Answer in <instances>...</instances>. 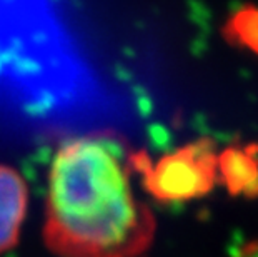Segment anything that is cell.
<instances>
[{"instance_id":"7","label":"cell","mask_w":258,"mask_h":257,"mask_svg":"<svg viewBox=\"0 0 258 257\" xmlns=\"http://www.w3.org/2000/svg\"><path fill=\"white\" fill-rule=\"evenodd\" d=\"M233 257H258V240H251V242L245 244Z\"/></svg>"},{"instance_id":"5","label":"cell","mask_w":258,"mask_h":257,"mask_svg":"<svg viewBox=\"0 0 258 257\" xmlns=\"http://www.w3.org/2000/svg\"><path fill=\"white\" fill-rule=\"evenodd\" d=\"M218 182L233 197L258 199V144H233L218 152Z\"/></svg>"},{"instance_id":"2","label":"cell","mask_w":258,"mask_h":257,"mask_svg":"<svg viewBox=\"0 0 258 257\" xmlns=\"http://www.w3.org/2000/svg\"><path fill=\"white\" fill-rule=\"evenodd\" d=\"M0 109L50 124L105 109V92L60 0H0Z\"/></svg>"},{"instance_id":"6","label":"cell","mask_w":258,"mask_h":257,"mask_svg":"<svg viewBox=\"0 0 258 257\" xmlns=\"http://www.w3.org/2000/svg\"><path fill=\"white\" fill-rule=\"evenodd\" d=\"M223 37L232 45L258 56V5H241L223 24Z\"/></svg>"},{"instance_id":"4","label":"cell","mask_w":258,"mask_h":257,"mask_svg":"<svg viewBox=\"0 0 258 257\" xmlns=\"http://www.w3.org/2000/svg\"><path fill=\"white\" fill-rule=\"evenodd\" d=\"M29 189L14 167L0 164V255L19 244L24 226Z\"/></svg>"},{"instance_id":"3","label":"cell","mask_w":258,"mask_h":257,"mask_svg":"<svg viewBox=\"0 0 258 257\" xmlns=\"http://www.w3.org/2000/svg\"><path fill=\"white\" fill-rule=\"evenodd\" d=\"M215 142L203 137L188 142L155 161L147 150L130 152L132 172L157 202L178 204L205 197L218 182Z\"/></svg>"},{"instance_id":"1","label":"cell","mask_w":258,"mask_h":257,"mask_svg":"<svg viewBox=\"0 0 258 257\" xmlns=\"http://www.w3.org/2000/svg\"><path fill=\"white\" fill-rule=\"evenodd\" d=\"M130 147L112 130L69 137L48 172L43 242L58 257H147L152 209L132 189Z\"/></svg>"}]
</instances>
